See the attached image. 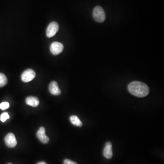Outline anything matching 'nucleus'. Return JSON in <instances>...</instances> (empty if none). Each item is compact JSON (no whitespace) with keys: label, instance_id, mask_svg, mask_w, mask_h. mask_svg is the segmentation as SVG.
I'll return each mask as SVG.
<instances>
[{"label":"nucleus","instance_id":"obj_7","mask_svg":"<svg viewBox=\"0 0 164 164\" xmlns=\"http://www.w3.org/2000/svg\"><path fill=\"white\" fill-rule=\"evenodd\" d=\"M37 136L41 142L44 144H47L49 141V139L46 135L45 129L41 127L37 133Z\"/></svg>","mask_w":164,"mask_h":164},{"label":"nucleus","instance_id":"obj_14","mask_svg":"<svg viewBox=\"0 0 164 164\" xmlns=\"http://www.w3.org/2000/svg\"><path fill=\"white\" fill-rule=\"evenodd\" d=\"M9 104L7 102L2 103L0 104V109L2 110H7L9 108Z\"/></svg>","mask_w":164,"mask_h":164},{"label":"nucleus","instance_id":"obj_17","mask_svg":"<svg viewBox=\"0 0 164 164\" xmlns=\"http://www.w3.org/2000/svg\"><path fill=\"white\" fill-rule=\"evenodd\" d=\"M8 164H11V163H8Z\"/></svg>","mask_w":164,"mask_h":164},{"label":"nucleus","instance_id":"obj_16","mask_svg":"<svg viewBox=\"0 0 164 164\" xmlns=\"http://www.w3.org/2000/svg\"><path fill=\"white\" fill-rule=\"evenodd\" d=\"M37 164H47L45 162H39Z\"/></svg>","mask_w":164,"mask_h":164},{"label":"nucleus","instance_id":"obj_8","mask_svg":"<svg viewBox=\"0 0 164 164\" xmlns=\"http://www.w3.org/2000/svg\"><path fill=\"white\" fill-rule=\"evenodd\" d=\"M49 89L50 93L54 95H59L61 93V91L58 85V83L55 81H52L50 84Z\"/></svg>","mask_w":164,"mask_h":164},{"label":"nucleus","instance_id":"obj_12","mask_svg":"<svg viewBox=\"0 0 164 164\" xmlns=\"http://www.w3.org/2000/svg\"><path fill=\"white\" fill-rule=\"evenodd\" d=\"M8 79L5 75L0 73V87H3L7 85Z\"/></svg>","mask_w":164,"mask_h":164},{"label":"nucleus","instance_id":"obj_5","mask_svg":"<svg viewBox=\"0 0 164 164\" xmlns=\"http://www.w3.org/2000/svg\"><path fill=\"white\" fill-rule=\"evenodd\" d=\"M64 46L63 44L59 42H53L50 47L51 53L54 55L59 54L64 50Z\"/></svg>","mask_w":164,"mask_h":164},{"label":"nucleus","instance_id":"obj_9","mask_svg":"<svg viewBox=\"0 0 164 164\" xmlns=\"http://www.w3.org/2000/svg\"><path fill=\"white\" fill-rule=\"evenodd\" d=\"M103 155L106 158L110 159L113 156L112 145L110 142H107L105 144L103 151Z\"/></svg>","mask_w":164,"mask_h":164},{"label":"nucleus","instance_id":"obj_4","mask_svg":"<svg viewBox=\"0 0 164 164\" xmlns=\"http://www.w3.org/2000/svg\"><path fill=\"white\" fill-rule=\"evenodd\" d=\"M36 76L35 72L32 69H28L23 72L21 75V79L25 83L33 80Z\"/></svg>","mask_w":164,"mask_h":164},{"label":"nucleus","instance_id":"obj_2","mask_svg":"<svg viewBox=\"0 0 164 164\" xmlns=\"http://www.w3.org/2000/svg\"><path fill=\"white\" fill-rule=\"evenodd\" d=\"M94 19L98 23H103L105 20L106 15L105 11L100 6H96L93 12Z\"/></svg>","mask_w":164,"mask_h":164},{"label":"nucleus","instance_id":"obj_15","mask_svg":"<svg viewBox=\"0 0 164 164\" xmlns=\"http://www.w3.org/2000/svg\"><path fill=\"white\" fill-rule=\"evenodd\" d=\"M64 164H78L75 162L69 159H65L64 161Z\"/></svg>","mask_w":164,"mask_h":164},{"label":"nucleus","instance_id":"obj_6","mask_svg":"<svg viewBox=\"0 0 164 164\" xmlns=\"http://www.w3.org/2000/svg\"><path fill=\"white\" fill-rule=\"evenodd\" d=\"M5 142L7 146L9 148H14L17 146V141L15 136L12 133L8 134L4 139Z\"/></svg>","mask_w":164,"mask_h":164},{"label":"nucleus","instance_id":"obj_1","mask_svg":"<svg viewBox=\"0 0 164 164\" xmlns=\"http://www.w3.org/2000/svg\"><path fill=\"white\" fill-rule=\"evenodd\" d=\"M129 92L138 97H144L148 95L149 88L145 83L139 81H133L128 86Z\"/></svg>","mask_w":164,"mask_h":164},{"label":"nucleus","instance_id":"obj_3","mask_svg":"<svg viewBox=\"0 0 164 164\" xmlns=\"http://www.w3.org/2000/svg\"><path fill=\"white\" fill-rule=\"evenodd\" d=\"M59 30V25L55 22H52L48 27L46 30V35L48 38H50L55 35Z\"/></svg>","mask_w":164,"mask_h":164},{"label":"nucleus","instance_id":"obj_11","mask_svg":"<svg viewBox=\"0 0 164 164\" xmlns=\"http://www.w3.org/2000/svg\"><path fill=\"white\" fill-rule=\"evenodd\" d=\"M71 122L73 125L78 127H82L83 124L78 117L75 115H72L70 117Z\"/></svg>","mask_w":164,"mask_h":164},{"label":"nucleus","instance_id":"obj_10","mask_svg":"<svg viewBox=\"0 0 164 164\" xmlns=\"http://www.w3.org/2000/svg\"><path fill=\"white\" fill-rule=\"evenodd\" d=\"M26 103L28 105L36 107L39 104V100L38 98L35 97L29 96L26 99Z\"/></svg>","mask_w":164,"mask_h":164},{"label":"nucleus","instance_id":"obj_13","mask_svg":"<svg viewBox=\"0 0 164 164\" xmlns=\"http://www.w3.org/2000/svg\"><path fill=\"white\" fill-rule=\"evenodd\" d=\"M9 115H8V114L7 112H4L1 115L0 120H1V121L4 122L6 121L7 120L9 119Z\"/></svg>","mask_w":164,"mask_h":164}]
</instances>
